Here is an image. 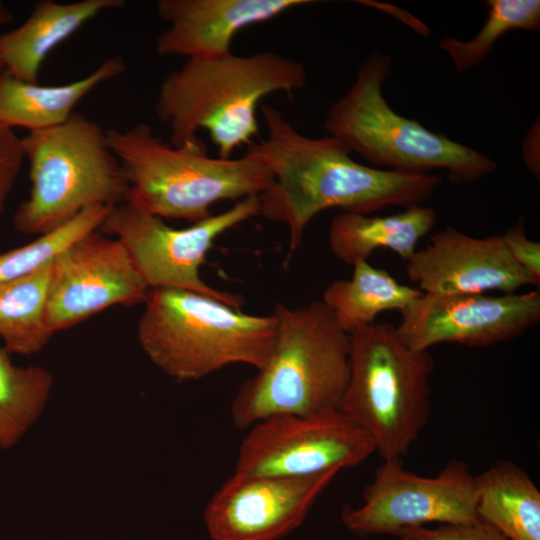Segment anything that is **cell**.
<instances>
[{
	"label": "cell",
	"mask_w": 540,
	"mask_h": 540,
	"mask_svg": "<svg viewBox=\"0 0 540 540\" xmlns=\"http://www.w3.org/2000/svg\"><path fill=\"white\" fill-rule=\"evenodd\" d=\"M266 137L247 150L273 175L259 195V214L288 226L289 254L312 219L329 208L369 214L387 206L421 205L441 183L434 173L408 174L356 162L332 136L300 133L275 107L262 105Z\"/></svg>",
	"instance_id": "6da1fadb"
},
{
	"label": "cell",
	"mask_w": 540,
	"mask_h": 540,
	"mask_svg": "<svg viewBox=\"0 0 540 540\" xmlns=\"http://www.w3.org/2000/svg\"><path fill=\"white\" fill-rule=\"evenodd\" d=\"M306 80L299 61L271 51L188 59L161 82L155 111L169 127V144L198 142L204 129L218 157L227 159L258 133L260 101L272 93L291 95Z\"/></svg>",
	"instance_id": "7a4b0ae2"
},
{
	"label": "cell",
	"mask_w": 540,
	"mask_h": 540,
	"mask_svg": "<svg viewBox=\"0 0 540 540\" xmlns=\"http://www.w3.org/2000/svg\"><path fill=\"white\" fill-rule=\"evenodd\" d=\"M276 337L267 363L231 402L235 427L248 429L278 415L337 409L349 378V333L322 300L291 308L277 303Z\"/></svg>",
	"instance_id": "3957f363"
},
{
	"label": "cell",
	"mask_w": 540,
	"mask_h": 540,
	"mask_svg": "<svg viewBox=\"0 0 540 540\" xmlns=\"http://www.w3.org/2000/svg\"><path fill=\"white\" fill-rule=\"evenodd\" d=\"M129 185L128 203L162 219L198 222L223 200L259 196L273 182L250 151L240 158L210 157L200 140L173 146L146 123L106 130Z\"/></svg>",
	"instance_id": "277c9868"
},
{
	"label": "cell",
	"mask_w": 540,
	"mask_h": 540,
	"mask_svg": "<svg viewBox=\"0 0 540 540\" xmlns=\"http://www.w3.org/2000/svg\"><path fill=\"white\" fill-rule=\"evenodd\" d=\"M137 335L156 367L178 381H189L232 364L262 368L273 350L276 320L273 314H245L205 294L154 288Z\"/></svg>",
	"instance_id": "5b68a950"
},
{
	"label": "cell",
	"mask_w": 540,
	"mask_h": 540,
	"mask_svg": "<svg viewBox=\"0 0 540 540\" xmlns=\"http://www.w3.org/2000/svg\"><path fill=\"white\" fill-rule=\"evenodd\" d=\"M388 55L373 51L358 68L348 91L329 108L324 128L377 167L408 174L446 170L454 184H471L490 175L497 163L489 156L431 131L398 114L383 96L391 69Z\"/></svg>",
	"instance_id": "8992f818"
},
{
	"label": "cell",
	"mask_w": 540,
	"mask_h": 540,
	"mask_svg": "<svg viewBox=\"0 0 540 540\" xmlns=\"http://www.w3.org/2000/svg\"><path fill=\"white\" fill-rule=\"evenodd\" d=\"M349 378L338 410L373 440L382 460H402L428 422L433 358L388 322L349 333Z\"/></svg>",
	"instance_id": "52a82bcc"
},
{
	"label": "cell",
	"mask_w": 540,
	"mask_h": 540,
	"mask_svg": "<svg viewBox=\"0 0 540 540\" xmlns=\"http://www.w3.org/2000/svg\"><path fill=\"white\" fill-rule=\"evenodd\" d=\"M30 192L13 216L23 234L42 235L91 206L127 201L129 185L106 130L74 112L64 123L21 138Z\"/></svg>",
	"instance_id": "ba28073f"
},
{
	"label": "cell",
	"mask_w": 540,
	"mask_h": 540,
	"mask_svg": "<svg viewBox=\"0 0 540 540\" xmlns=\"http://www.w3.org/2000/svg\"><path fill=\"white\" fill-rule=\"evenodd\" d=\"M259 209V196H249L226 211L178 229L123 202L110 208L98 230L122 243L150 289L193 291L240 309L242 298L208 285L201 278L200 267L221 234L257 216Z\"/></svg>",
	"instance_id": "9c48e42d"
},
{
	"label": "cell",
	"mask_w": 540,
	"mask_h": 540,
	"mask_svg": "<svg viewBox=\"0 0 540 540\" xmlns=\"http://www.w3.org/2000/svg\"><path fill=\"white\" fill-rule=\"evenodd\" d=\"M477 483L467 463L453 460L434 477L405 470L402 460H383L365 487L362 503L341 514L344 527L360 536L391 535L427 523H468L476 514Z\"/></svg>",
	"instance_id": "30bf717a"
},
{
	"label": "cell",
	"mask_w": 540,
	"mask_h": 540,
	"mask_svg": "<svg viewBox=\"0 0 540 540\" xmlns=\"http://www.w3.org/2000/svg\"><path fill=\"white\" fill-rule=\"evenodd\" d=\"M235 473L305 477L355 467L376 452L371 437L338 409L278 415L250 428Z\"/></svg>",
	"instance_id": "8fae6325"
},
{
	"label": "cell",
	"mask_w": 540,
	"mask_h": 540,
	"mask_svg": "<svg viewBox=\"0 0 540 540\" xmlns=\"http://www.w3.org/2000/svg\"><path fill=\"white\" fill-rule=\"evenodd\" d=\"M149 292L122 243L97 229L52 261L46 321L56 333L109 307L145 303Z\"/></svg>",
	"instance_id": "7c38bea8"
},
{
	"label": "cell",
	"mask_w": 540,
	"mask_h": 540,
	"mask_svg": "<svg viewBox=\"0 0 540 540\" xmlns=\"http://www.w3.org/2000/svg\"><path fill=\"white\" fill-rule=\"evenodd\" d=\"M397 326L412 349L441 343L485 347L522 335L540 321V292L422 294L399 312Z\"/></svg>",
	"instance_id": "4fadbf2b"
},
{
	"label": "cell",
	"mask_w": 540,
	"mask_h": 540,
	"mask_svg": "<svg viewBox=\"0 0 540 540\" xmlns=\"http://www.w3.org/2000/svg\"><path fill=\"white\" fill-rule=\"evenodd\" d=\"M338 471L305 477L233 473L204 510L212 540H279L305 520Z\"/></svg>",
	"instance_id": "5bb4252c"
},
{
	"label": "cell",
	"mask_w": 540,
	"mask_h": 540,
	"mask_svg": "<svg viewBox=\"0 0 540 540\" xmlns=\"http://www.w3.org/2000/svg\"><path fill=\"white\" fill-rule=\"evenodd\" d=\"M406 273L424 294L514 293L533 285L509 254L502 235L469 236L455 228L433 234L406 261Z\"/></svg>",
	"instance_id": "9a60e30c"
},
{
	"label": "cell",
	"mask_w": 540,
	"mask_h": 540,
	"mask_svg": "<svg viewBox=\"0 0 540 540\" xmlns=\"http://www.w3.org/2000/svg\"><path fill=\"white\" fill-rule=\"evenodd\" d=\"M311 0H160L158 16L168 24L156 39L159 56L213 59L231 53L242 29L272 20Z\"/></svg>",
	"instance_id": "2e32d148"
},
{
	"label": "cell",
	"mask_w": 540,
	"mask_h": 540,
	"mask_svg": "<svg viewBox=\"0 0 540 540\" xmlns=\"http://www.w3.org/2000/svg\"><path fill=\"white\" fill-rule=\"evenodd\" d=\"M124 5L123 0L38 2L19 27L0 36L5 72L25 82H37L42 63L55 47L100 13Z\"/></svg>",
	"instance_id": "e0dca14e"
},
{
	"label": "cell",
	"mask_w": 540,
	"mask_h": 540,
	"mask_svg": "<svg viewBox=\"0 0 540 540\" xmlns=\"http://www.w3.org/2000/svg\"><path fill=\"white\" fill-rule=\"evenodd\" d=\"M124 70V59L113 56L87 76L62 85L25 82L4 71L0 75V125L24 127L29 132L60 125L86 95Z\"/></svg>",
	"instance_id": "ac0fdd59"
},
{
	"label": "cell",
	"mask_w": 540,
	"mask_h": 540,
	"mask_svg": "<svg viewBox=\"0 0 540 540\" xmlns=\"http://www.w3.org/2000/svg\"><path fill=\"white\" fill-rule=\"evenodd\" d=\"M436 220L435 211L422 205L388 216L343 212L331 221L329 246L335 257L350 265L367 261L380 248L393 251L406 262Z\"/></svg>",
	"instance_id": "d6986e66"
},
{
	"label": "cell",
	"mask_w": 540,
	"mask_h": 540,
	"mask_svg": "<svg viewBox=\"0 0 540 540\" xmlns=\"http://www.w3.org/2000/svg\"><path fill=\"white\" fill-rule=\"evenodd\" d=\"M476 483L478 519L511 540H540V492L522 468L497 462Z\"/></svg>",
	"instance_id": "ffe728a7"
},
{
	"label": "cell",
	"mask_w": 540,
	"mask_h": 540,
	"mask_svg": "<svg viewBox=\"0 0 540 540\" xmlns=\"http://www.w3.org/2000/svg\"><path fill=\"white\" fill-rule=\"evenodd\" d=\"M423 293L399 283L386 270L368 261L353 264L348 280H336L328 285L322 302L331 311L337 325L347 333L375 322L385 311H402Z\"/></svg>",
	"instance_id": "44dd1931"
},
{
	"label": "cell",
	"mask_w": 540,
	"mask_h": 540,
	"mask_svg": "<svg viewBox=\"0 0 540 540\" xmlns=\"http://www.w3.org/2000/svg\"><path fill=\"white\" fill-rule=\"evenodd\" d=\"M51 263L0 282V338L10 354L38 353L55 334L46 321Z\"/></svg>",
	"instance_id": "7402d4cb"
},
{
	"label": "cell",
	"mask_w": 540,
	"mask_h": 540,
	"mask_svg": "<svg viewBox=\"0 0 540 540\" xmlns=\"http://www.w3.org/2000/svg\"><path fill=\"white\" fill-rule=\"evenodd\" d=\"M0 347V448L12 447L37 421L48 401L53 377L43 367L13 364Z\"/></svg>",
	"instance_id": "603a6c76"
},
{
	"label": "cell",
	"mask_w": 540,
	"mask_h": 540,
	"mask_svg": "<svg viewBox=\"0 0 540 540\" xmlns=\"http://www.w3.org/2000/svg\"><path fill=\"white\" fill-rule=\"evenodd\" d=\"M485 4L486 20L471 40L461 41L445 36L439 41V47L449 55L458 72L481 63L507 32L536 31L540 28L539 0H488Z\"/></svg>",
	"instance_id": "cb8c5ba5"
},
{
	"label": "cell",
	"mask_w": 540,
	"mask_h": 540,
	"mask_svg": "<svg viewBox=\"0 0 540 540\" xmlns=\"http://www.w3.org/2000/svg\"><path fill=\"white\" fill-rule=\"evenodd\" d=\"M110 207L91 206L28 244L0 253V282L29 274L52 262L71 243L99 229Z\"/></svg>",
	"instance_id": "d4e9b609"
},
{
	"label": "cell",
	"mask_w": 540,
	"mask_h": 540,
	"mask_svg": "<svg viewBox=\"0 0 540 540\" xmlns=\"http://www.w3.org/2000/svg\"><path fill=\"white\" fill-rule=\"evenodd\" d=\"M393 536L399 540H511L480 519L468 523L441 524L435 528L407 527Z\"/></svg>",
	"instance_id": "484cf974"
},
{
	"label": "cell",
	"mask_w": 540,
	"mask_h": 540,
	"mask_svg": "<svg viewBox=\"0 0 540 540\" xmlns=\"http://www.w3.org/2000/svg\"><path fill=\"white\" fill-rule=\"evenodd\" d=\"M21 138L0 125V216L24 163Z\"/></svg>",
	"instance_id": "4316f807"
},
{
	"label": "cell",
	"mask_w": 540,
	"mask_h": 540,
	"mask_svg": "<svg viewBox=\"0 0 540 540\" xmlns=\"http://www.w3.org/2000/svg\"><path fill=\"white\" fill-rule=\"evenodd\" d=\"M513 260L527 273L534 286L540 285V243L526 236L524 223L518 221L502 235Z\"/></svg>",
	"instance_id": "83f0119b"
},
{
	"label": "cell",
	"mask_w": 540,
	"mask_h": 540,
	"mask_svg": "<svg viewBox=\"0 0 540 540\" xmlns=\"http://www.w3.org/2000/svg\"><path fill=\"white\" fill-rule=\"evenodd\" d=\"M359 3H362V4L367 5V6H371V7H374V8H379V9H384L385 8L386 12H391V14H393V15L397 16L398 18H400V9H398V8H395V7H392V6H389V5H384V4L377 3V2H373V1H359ZM401 14L404 15L405 11L401 12ZM401 20L404 21L409 26H411L413 29H415L420 34L427 35L428 32H429L428 27L424 23L418 21L417 19H415L414 17H412L409 14L405 15V17L401 16Z\"/></svg>",
	"instance_id": "f1b7e54d"
},
{
	"label": "cell",
	"mask_w": 540,
	"mask_h": 540,
	"mask_svg": "<svg viewBox=\"0 0 540 540\" xmlns=\"http://www.w3.org/2000/svg\"><path fill=\"white\" fill-rule=\"evenodd\" d=\"M13 16L11 12L5 7V5L0 1V24H6L11 22Z\"/></svg>",
	"instance_id": "f546056e"
},
{
	"label": "cell",
	"mask_w": 540,
	"mask_h": 540,
	"mask_svg": "<svg viewBox=\"0 0 540 540\" xmlns=\"http://www.w3.org/2000/svg\"><path fill=\"white\" fill-rule=\"evenodd\" d=\"M5 71V68H4V64H3V61H2V57H1V54H0V75Z\"/></svg>",
	"instance_id": "4dcf8cb0"
}]
</instances>
